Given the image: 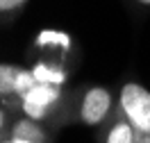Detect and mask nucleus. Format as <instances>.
Wrapping results in <instances>:
<instances>
[{
  "label": "nucleus",
  "instance_id": "obj_11",
  "mask_svg": "<svg viewBox=\"0 0 150 143\" xmlns=\"http://www.w3.org/2000/svg\"><path fill=\"white\" fill-rule=\"evenodd\" d=\"M5 143H28V141H21V139H14V136H11L9 141H5Z\"/></svg>",
  "mask_w": 150,
  "mask_h": 143
},
{
  "label": "nucleus",
  "instance_id": "obj_5",
  "mask_svg": "<svg viewBox=\"0 0 150 143\" xmlns=\"http://www.w3.org/2000/svg\"><path fill=\"white\" fill-rule=\"evenodd\" d=\"M23 68L11 66V64H0V95L16 93V82Z\"/></svg>",
  "mask_w": 150,
  "mask_h": 143
},
{
  "label": "nucleus",
  "instance_id": "obj_10",
  "mask_svg": "<svg viewBox=\"0 0 150 143\" xmlns=\"http://www.w3.org/2000/svg\"><path fill=\"white\" fill-rule=\"evenodd\" d=\"M134 143H150V134L134 130Z\"/></svg>",
  "mask_w": 150,
  "mask_h": 143
},
{
  "label": "nucleus",
  "instance_id": "obj_3",
  "mask_svg": "<svg viewBox=\"0 0 150 143\" xmlns=\"http://www.w3.org/2000/svg\"><path fill=\"white\" fill-rule=\"evenodd\" d=\"M109 107H112V95L107 89L103 86H93V89H89L82 98V107H80V116H82V120L86 125H98L103 123V118L107 116L109 111Z\"/></svg>",
  "mask_w": 150,
  "mask_h": 143
},
{
  "label": "nucleus",
  "instance_id": "obj_4",
  "mask_svg": "<svg viewBox=\"0 0 150 143\" xmlns=\"http://www.w3.org/2000/svg\"><path fill=\"white\" fill-rule=\"evenodd\" d=\"M14 139H21V141H28V143H43L46 136H43V130L37 125V120L32 118H25V120H18L14 125V132H11Z\"/></svg>",
  "mask_w": 150,
  "mask_h": 143
},
{
  "label": "nucleus",
  "instance_id": "obj_1",
  "mask_svg": "<svg viewBox=\"0 0 150 143\" xmlns=\"http://www.w3.org/2000/svg\"><path fill=\"white\" fill-rule=\"evenodd\" d=\"M121 109L134 130L150 134V91L146 86L127 82L121 89Z\"/></svg>",
  "mask_w": 150,
  "mask_h": 143
},
{
  "label": "nucleus",
  "instance_id": "obj_9",
  "mask_svg": "<svg viewBox=\"0 0 150 143\" xmlns=\"http://www.w3.org/2000/svg\"><path fill=\"white\" fill-rule=\"evenodd\" d=\"M25 0H0V11H11L16 9V7H21Z\"/></svg>",
  "mask_w": 150,
  "mask_h": 143
},
{
  "label": "nucleus",
  "instance_id": "obj_8",
  "mask_svg": "<svg viewBox=\"0 0 150 143\" xmlns=\"http://www.w3.org/2000/svg\"><path fill=\"white\" fill-rule=\"evenodd\" d=\"M105 143H134V127L130 123H116Z\"/></svg>",
  "mask_w": 150,
  "mask_h": 143
},
{
  "label": "nucleus",
  "instance_id": "obj_2",
  "mask_svg": "<svg viewBox=\"0 0 150 143\" xmlns=\"http://www.w3.org/2000/svg\"><path fill=\"white\" fill-rule=\"evenodd\" d=\"M59 95H62V91H59V86H57V84H43V82H37L28 93L21 98V105H23V111H25L28 118H32V120H41V118H46V116H48L50 107L57 105Z\"/></svg>",
  "mask_w": 150,
  "mask_h": 143
},
{
  "label": "nucleus",
  "instance_id": "obj_7",
  "mask_svg": "<svg viewBox=\"0 0 150 143\" xmlns=\"http://www.w3.org/2000/svg\"><path fill=\"white\" fill-rule=\"evenodd\" d=\"M37 46H59L62 50L71 48V39L64 32H52V30H43L37 37Z\"/></svg>",
  "mask_w": 150,
  "mask_h": 143
},
{
  "label": "nucleus",
  "instance_id": "obj_6",
  "mask_svg": "<svg viewBox=\"0 0 150 143\" xmlns=\"http://www.w3.org/2000/svg\"><path fill=\"white\" fill-rule=\"evenodd\" d=\"M32 73L37 77V82H43V84H62L66 80L64 70H59V68H52L48 66V64H37V66L32 68Z\"/></svg>",
  "mask_w": 150,
  "mask_h": 143
},
{
  "label": "nucleus",
  "instance_id": "obj_12",
  "mask_svg": "<svg viewBox=\"0 0 150 143\" xmlns=\"http://www.w3.org/2000/svg\"><path fill=\"white\" fill-rule=\"evenodd\" d=\"M141 5H150V0H139Z\"/></svg>",
  "mask_w": 150,
  "mask_h": 143
},
{
  "label": "nucleus",
  "instance_id": "obj_13",
  "mask_svg": "<svg viewBox=\"0 0 150 143\" xmlns=\"http://www.w3.org/2000/svg\"><path fill=\"white\" fill-rule=\"evenodd\" d=\"M0 127H2V116H0Z\"/></svg>",
  "mask_w": 150,
  "mask_h": 143
}]
</instances>
